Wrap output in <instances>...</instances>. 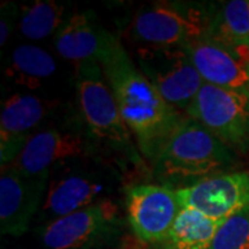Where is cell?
<instances>
[{
  "mask_svg": "<svg viewBox=\"0 0 249 249\" xmlns=\"http://www.w3.org/2000/svg\"><path fill=\"white\" fill-rule=\"evenodd\" d=\"M137 67L162 97L181 114H187L204 79L184 47H150L136 50Z\"/></svg>",
  "mask_w": 249,
  "mask_h": 249,
  "instance_id": "cell-8",
  "label": "cell"
},
{
  "mask_svg": "<svg viewBox=\"0 0 249 249\" xmlns=\"http://www.w3.org/2000/svg\"><path fill=\"white\" fill-rule=\"evenodd\" d=\"M121 181V172L104 158L70 162L50 173L37 222L46 224L109 198Z\"/></svg>",
  "mask_w": 249,
  "mask_h": 249,
  "instance_id": "cell-4",
  "label": "cell"
},
{
  "mask_svg": "<svg viewBox=\"0 0 249 249\" xmlns=\"http://www.w3.org/2000/svg\"><path fill=\"white\" fill-rule=\"evenodd\" d=\"M240 157L196 119L186 116L151 165L158 184L180 190L235 172Z\"/></svg>",
  "mask_w": 249,
  "mask_h": 249,
  "instance_id": "cell-3",
  "label": "cell"
},
{
  "mask_svg": "<svg viewBox=\"0 0 249 249\" xmlns=\"http://www.w3.org/2000/svg\"><path fill=\"white\" fill-rule=\"evenodd\" d=\"M220 223L198 211L184 208L160 247L162 249H209Z\"/></svg>",
  "mask_w": 249,
  "mask_h": 249,
  "instance_id": "cell-17",
  "label": "cell"
},
{
  "mask_svg": "<svg viewBox=\"0 0 249 249\" xmlns=\"http://www.w3.org/2000/svg\"><path fill=\"white\" fill-rule=\"evenodd\" d=\"M55 68L54 58L45 49L35 45H21L14 49L6 72L17 85L35 89L43 80L53 76Z\"/></svg>",
  "mask_w": 249,
  "mask_h": 249,
  "instance_id": "cell-18",
  "label": "cell"
},
{
  "mask_svg": "<svg viewBox=\"0 0 249 249\" xmlns=\"http://www.w3.org/2000/svg\"><path fill=\"white\" fill-rule=\"evenodd\" d=\"M75 88L85 132L98 155L106 152V160L121 170L150 172L97 61L76 64Z\"/></svg>",
  "mask_w": 249,
  "mask_h": 249,
  "instance_id": "cell-2",
  "label": "cell"
},
{
  "mask_svg": "<svg viewBox=\"0 0 249 249\" xmlns=\"http://www.w3.org/2000/svg\"><path fill=\"white\" fill-rule=\"evenodd\" d=\"M184 49L205 83L249 93V50L232 47L205 35Z\"/></svg>",
  "mask_w": 249,
  "mask_h": 249,
  "instance_id": "cell-13",
  "label": "cell"
},
{
  "mask_svg": "<svg viewBox=\"0 0 249 249\" xmlns=\"http://www.w3.org/2000/svg\"><path fill=\"white\" fill-rule=\"evenodd\" d=\"M206 25V3L157 1L136 14L132 35L142 46L186 47L205 35Z\"/></svg>",
  "mask_w": 249,
  "mask_h": 249,
  "instance_id": "cell-6",
  "label": "cell"
},
{
  "mask_svg": "<svg viewBox=\"0 0 249 249\" xmlns=\"http://www.w3.org/2000/svg\"><path fill=\"white\" fill-rule=\"evenodd\" d=\"M181 209L188 208L223 222L249 206V170L230 172L196 186L176 190Z\"/></svg>",
  "mask_w": 249,
  "mask_h": 249,
  "instance_id": "cell-12",
  "label": "cell"
},
{
  "mask_svg": "<svg viewBox=\"0 0 249 249\" xmlns=\"http://www.w3.org/2000/svg\"><path fill=\"white\" fill-rule=\"evenodd\" d=\"M127 219L112 198L39 226L37 235L46 249H103L115 245Z\"/></svg>",
  "mask_w": 249,
  "mask_h": 249,
  "instance_id": "cell-5",
  "label": "cell"
},
{
  "mask_svg": "<svg viewBox=\"0 0 249 249\" xmlns=\"http://www.w3.org/2000/svg\"><path fill=\"white\" fill-rule=\"evenodd\" d=\"M118 35L100 27L93 11H75L64 19L54 35L57 53L68 61H97Z\"/></svg>",
  "mask_w": 249,
  "mask_h": 249,
  "instance_id": "cell-15",
  "label": "cell"
},
{
  "mask_svg": "<svg viewBox=\"0 0 249 249\" xmlns=\"http://www.w3.org/2000/svg\"><path fill=\"white\" fill-rule=\"evenodd\" d=\"M50 173L25 175L10 166L0 176V231L19 237L37 216L49 184Z\"/></svg>",
  "mask_w": 249,
  "mask_h": 249,
  "instance_id": "cell-11",
  "label": "cell"
},
{
  "mask_svg": "<svg viewBox=\"0 0 249 249\" xmlns=\"http://www.w3.org/2000/svg\"><path fill=\"white\" fill-rule=\"evenodd\" d=\"M124 208L132 231L144 244H162L181 212L176 190L154 183L127 187Z\"/></svg>",
  "mask_w": 249,
  "mask_h": 249,
  "instance_id": "cell-9",
  "label": "cell"
},
{
  "mask_svg": "<svg viewBox=\"0 0 249 249\" xmlns=\"http://www.w3.org/2000/svg\"><path fill=\"white\" fill-rule=\"evenodd\" d=\"M186 116L199 122L238 157L249 155V93L204 83Z\"/></svg>",
  "mask_w": 249,
  "mask_h": 249,
  "instance_id": "cell-7",
  "label": "cell"
},
{
  "mask_svg": "<svg viewBox=\"0 0 249 249\" xmlns=\"http://www.w3.org/2000/svg\"><path fill=\"white\" fill-rule=\"evenodd\" d=\"M98 64L139 151L152 165L186 116L144 76L118 36Z\"/></svg>",
  "mask_w": 249,
  "mask_h": 249,
  "instance_id": "cell-1",
  "label": "cell"
},
{
  "mask_svg": "<svg viewBox=\"0 0 249 249\" xmlns=\"http://www.w3.org/2000/svg\"><path fill=\"white\" fill-rule=\"evenodd\" d=\"M205 36L226 45L249 50V0L206 3Z\"/></svg>",
  "mask_w": 249,
  "mask_h": 249,
  "instance_id": "cell-16",
  "label": "cell"
},
{
  "mask_svg": "<svg viewBox=\"0 0 249 249\" xmlns=\"http://www.w3.org/2000/svg\"><path fill=\"white\" fill-rule=\"evenodd\" d=\"M65 6L55 0H36L19 9V31L31 40L55 35L65 19Z\"/></svg>",
  "mask_w": 249,
  "mask_h": 249,
  "instance_id": "cell-19",
  "label": "cell"
},
{
  "mask_svg": "<svg viewBox=\"0 0 249 249\" xmlns=\"http://www.w3.org/2000/svg\"><path fill=\"white\" fill-rule=\"evenodd\" d=\"M93 157L100 155L86 132L45 129L29 139L17 160L9 166L25 175H43L73 160Z\"/></svg>",
  "mask_w": 249,
  "mask_h": 249,
  "instance_id": "cell-10",
  "label": "cell"
},
{
  "mask_svg": "<svg viewBox=\"0 0 249 249\" xmlns=\"http://www.w3.org/2000/svg\"><path fill=\"white\" fill-rule=\"evenodd\" d=\"M47 103L34 94L16 93L1 104L0 114V163L11 165L24 150L35 129L45 119Z\"/></svg>",
  "mask_w": 249,
  "mask_h": 249,
  "instance_id": "cell-14",
  "label": "cell"
},
{
  "mask_svg": "<svg viewBox=\"0 0 249 249\" xmlns=\"http://www.w3.org/2000/svg\"><path fill=\"white\" fill-rule=\"evenodd\" d=\"M17 16L19 17V11L14 3L3 1L0 10V47L3 49L10 39L13 29L17 25Z\"/></svg>",
  "mask_w": 249,
  "mask_h": 249,
  "instance_id": "cell-21",
  "label": "cell"
},
{
  "mask_svg": "<svg viewBox=\"0 0 249 249\" xmlns=\"http://www.w3.org/2000/svg\"><path fill=\"white\" fill-rule=\"evenodd\" d=\"M209 249H249V206L220 223Z\"/></svg>",
  "mask_w": 249,
  "mask_h": 249,
  "instance_id": "cell-20",
  "label": "cell"
}]
</instances>
